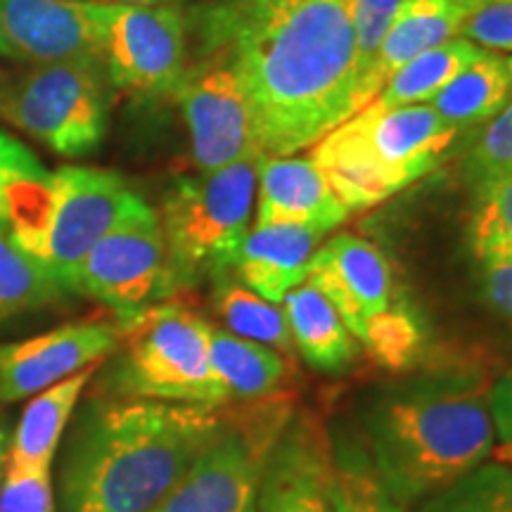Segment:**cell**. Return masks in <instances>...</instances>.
I'll use <instances>...</instances> for the list:
<instances>
[{"mask_svg": "<svg viewBox=\"0 0 512 512\" xmlns=\"http://www.w3.org/2000/svg\"><path fill=\"white\" fill-rule=\"evenodd\" d=\"M204 36L228 43L264 157H292L361 110L347 0L221 5Z\"/></svg>", "mask_w": 512, "mask_h": 512, "instance_id": "cell-1", "label": "cell"}, {"mask_svg": "<svg viewBox=\"0 0 512 512\" xmlns=\"http://www.w3.org/2000/svg\"><path fill=\"white\" fill-rule=\"evenodd\" d=\"M221 408L102 396L67 434L60 512H147L216 437Z\"/></svg>", "mask_w": 512, "mask_h": 512, "instance_id": "cell-2", "label": "cell"}, {"mask_svg": "<svg viewBox=\"0 0 512 512\" xmlns=\"http://www.w3.org/2000/svg\"><path fill=\"white\" fill-rule=\"evenodd\" d=\"M489 387L482 366L453 363L375 396L366 413L370 460L401 505L425 501L491 458Z\"/></svg>", "mask_w": 512, "mask_h": 512, "instance_id": "cell-3", "label": "cell"}, {"mask_svg": "<svg viewBox=\"0 0 512 512\" xmlns=\"http://www.w3.org/2000/svg\"><path fill=\"white\" fill-rule=\"evenodd\" d=\"M460 138L427 102L382 107L370 100L311 145L309 159L344 207L368 209L437 169Z\"/></svg>", "mask_w": 512, "mask_h": 512, "instance_id": "cell-4", "label": "cell"}, {"mask_svg": "<svg viewBox=\"0 0 512 512\" xmlns=\"http://www.w3.org/2000/svg\"><path fill=\"white\" fill-rule=\"evenodd\" d=\"M121 344L102 377L105 394L119 399L228 406V394L209 358L211 325L181 304L147 306L119 318Z\"/></svg>", "mask_w": 512, "mask_h": 512, "instance_id": "cell-5", "label": "cell"}, {"mask_svg": "<svg viewBox=\"0 0 512 512\" xmlns=\"http://www.w3.org/2000/svg\"><path fill=\"white\" fill-rule=\"evenodd\" d=\"M261 152L209 174L185 176L164 192L159 223L176 290L228 273L249 233Z\"/></svg>", "mask_w": 512, "mask_h": 512, "instance_id": "cell-6", "label": "cell"}, {"mask_svg": "<svg viewBox=\"0 0 512 512\" xmlns=\"http://www.w3.org/2000/svg\"><path fill=\"white\" fill-rule=\"evenodd\" d=\"M292 415L280 396L223 415L216 437L147 512H256L266 463Z\"/></svg>", "mask_w": 512, "mask_h": 512, "instance_id": "cell-7", "label": "cell"}, {"mask_svg": "<svg viewBox=\"0 0 512 512\" xmlns=\"http://www.w3.org/2000/svg\"><path fill=\"white\" fill-rule=\"evenodd\" d=\"M0 117L55 155H93L110 126V81L102 60L34 64L10 81Z\"/></svg>", "mask_w": 512, "mask_h": 512, "instance_id": "cell-8", "label": "cell"}, {"mask_svg": "<svg viewBox=\"0 0 512 512\" xmlns=\"http://www.w3.org/2000/svg\"><path fill=\"white\" fill-rule=\"evenodd\" d=\"M176 292L159 214L131 192L114 226L83 259L76 294H86L126 318Z\"/></svg>", "mask_w": 512, "mask_h": 512, "instance_id": "cell-9", "label": "cell"}, {"mask_svg": "<svg viewBox=\"0 0 512 512\" xmlns=\"http://www.w3.org/2000/svg\"><path fill=\"white\" fill-rule=\"evenodd\" d=\"M100 60L112 88L174 93L188 67V31L171 5L98 3Z\"/></svg>", "mask_w": 512, "mask_h": 512, "instance_id": "cell-10", "label": "cell"}, {"mask_svg": "<svg viewBox=\"0 0 512 512\" xmlns=\"http://www.w3.org/2000/svg\"><path fill=\"white\" fill-rule=\"evenodd\" d=\"M131 192L124 178L93 166L67 164L53 174L46 226L34 256L69 294H76L83 259L114 226Z\"/></svg>", "mask_w": 512, "mask_h": 512, "instance_id": "cell-11", "label": "cell"}, {"mask_svg": "<svg viewBox=\"0 0 512 512\" xmlns=\"http://www.w3.org/2000/svg\"><path fill=\"white\" fill-rule=\"evenodd\" d=\"M211 48L209 57L185 67L174 91L190 133L197 174H209L256 152L245 91L228 43L214 41Z\"/></svg>", "mask_w": 512, "mask_h": 512, "instance_id": "cell-12", "label": "cell"}, {"mask_svg": "<svg viewBox=\"0 0 512 512\" xmlns=\"http://www.w3.org/2000/svg\"><path fill=\"white\" fill-rule=\"evenodd\" d=\"M121 344V325L69 323L15 344H0V403L46 392L81 370L98 366Z\"/></svg>", "mask_w": 512, "mask_h": 512, "instance_id": "cell-13", "label": "cell"}, {"mask_svg": "<svg viewBox=\"0 0 512 512\" xmlns=\"http://www.w3.org/2000/svg\"><path fill=\"white\" fill-rule=\"evenodd\" d=\"M309 280L335 306L358 344L396 309L387 259L373 242L354 233H339L316 249Z\"/></svg>", "mask_w": 512, "mask_h": 512, "instance_id": "cell-14", "label": "cell"}, {"mask_svg": "<svg viewBox=\"0 0 512 512\" xmlns=\"http://www.w3.org/2000/svg\"><path fill=\"white\" fill-rule=\"evenodd\" d=\"M0 57L29 67L100 57L98 3L0 0Z\"/></svg>", "mask_w": 512, "mask_h": 512, "instance_id": "cell-15", "label": "cell"}, {"mask_svg": "<svg viewBox=\"0 0 512 512\" xmlns=\"http://www.w3.org/2000/svg\"><path fill=\"white\" fill-rule=\"evenodd\" d=\"M332 486L335 453L323 427L292 415L266 463L256 512H332Z\"/></svg>", "mask_w": 512, "mask_h": 512, "instance_id": "cell-16", "label": "cell"}, {"mask_svg": "<svg viewBox=\"0 0 512 512\" xmlns=\"http://www.w3.org/2000/svg\"><path fill=\"white\" fill-rule=\"evenodd\" d=\"M256 195V226L311 223L332 230L349 216L309 157H261Z\"/></svg>", "mask_w": 512, "mask_h": 512, "instance_id": "cell-17", "label": "cell"}, {"mask_svg": "<svg viewBox=\"0 0 512 512\" xmlns=\"http://www.w3.org/2000/svg\"><path fill=\"white\" fill-rule=\"evenodd\" d=\"M328 233V228L311 223L254 226L242 240L233 271L249 290L280 304L292 287L309 280L313 254Z\"/></svg>", "mask_w": 512, "mask_h": 512, "instance_id": "cell-18", "label": "cell"}, {"mask_svg": "<svg viewBox=\"0 0 512 512\" xmlns=\"http://www.w3.org/2000/svg\"><path fill=\"white\" fill-rule=\"evenodd\" d=\"M467 15L456 0H408L384 36L377 60L361 86V105L375 100L392 76L415 57L460 36Z\"/></svg>", "mask_w": 512, "mask_h": 512, "instance_id": "cell-19", "label": "cell"}, {"mask_svg": "<svg viewBox=\"0 0 512 512\" xmlns=\"http://www.w3.org/2000/svg\"><path fill=\"white\" fill-rule=\"evenodd\" d=\"M280 304L290 325L294 349L309 366L323 373H337L354 361L358 354L356 337L311 280L292 287Z\"/></svg>", "mask_w": 512, "mask_h": 512, "instance_id": "cell-20", "label": "cell"}, {"mask_svg": "<svg viewBox=\"0 0 512 512\" xmlns=\"http://www.w3.org/2000/svg\"><path fill=\"white\" fill-rule=\"evenodd\" d=\"M512 91V72L508 57L498 53L484 55L460 72L444 91L427 102L453 131L463 138L477 136L482 128L503 110ZM467 143V145H470Z\"/></svg>", "mask_w": 512, "mask_h": 512, "instance_id": "cell-21", "label": "cell"}, {"mask_svg": "<svg viewBox=\"0 0 512 512\" xmlns=\"http://www.w3.org/2000/svg\"><path fill=\"white\" fill-rule=\"evenodd\" d=\"M209 358L226 387L228 403L278 399L290 380L292 358L228 330H211Z\"/></svg>", "mask_w": 512, "mask_h": 512, "instance_id": "cell-22", "label": "cell"}, {"mask_svg": "<svg viewBox=\"0 0 512 512\" xmlns=\"http://www.w3.org/2000/svg\"><path fill=\"white\" fill-rule=\"evenodd\" d=\"M95 368H86L67 380L53 384L24 408L10 441V460L29 465H53L57 446L72 420L83 389L93 380Z\"/></svg>", "mask_w": 512, "mask_h": 512, "instance_id": "cell-23", "label": "cell"}, {"mask_svg": "<svg viewBox=\"0 0 512 512\" xmlns=\"http://www.w3.org/2000/svg\"><path fill=\"white\" fill-rule=\"evenodd\" d=\"M489 55V50L475 46L467 38H451L441 46L427 50L401 67L392 79L384 83L375 102L382 107H403V105H425L434 95L444 91L460 72L470 64Z\"/></svg>", "mask_w": 512, "mask_h": 512, "instance_id": "cell-24", "label": "cell"}, {"mask_svg": "<svg viewBox=\"0 0 512 512\" xmlns=\"http://www.w3.org/2000/svg\"><path fill=\"white\" fill-rule=\"evenodd\" d=\"M216 311L228 332L242 339L266 344L287 358H294V342L283 306L268 302L228 273L216 275Z\"/></svg>", "mask_w": 512, "mask_h": 512, "instance_id": "cell-25", "label": "cell"}, {"mask_svg": "<svg viewBox=\"0 0 512 512\" xmlns=\"http://www.w3.org/2000/svg\"><path fill=\"white\" fill-rule=\"evenodd\" d=\"M69 292L38 256L0 230V320L60 304Z\"/></svg>", "mask_w": 512, "mask_h": 512, "instance_id": "cell-26", "label": "cell"}, {"mask_svg": "<svg viewBox=\"0 0 512 512\" xmlns=\"http://www.w3.org/2000/svg\"><path fill=\"white\" fill-rule=\"evenodd\" d=\"M418 512H512V467L508 463L479 465L425 498Z\"/></svg>", "mask_w": 512, "mask_h": 512, "instance_id": "cell-27", "label": "cell"}, {"mask_svg": "<svg viewBox=\"0 0 512 512\" xmlns=\"http://www.w3.org/2000/svg\"><path fill=\"white\" fill-rule=\"evenodd\" d=\"M332 512H406L377 475L368 453L354 446L335 451Z\"/></svg>", "mask_w": 512, "mask_h": 512, "instance_id": "cell-28", "label": "cell"}, {"mask_svg": "<svg viewBox=\"0 0 512 512\" xmlns=\"http://www.w3.org/2000/svg\"><path fill=\"white\" fill-rule=\"evenodd\" d=\"M512 72V57H508ZM512 174V91L505 107L465 147L460 178L472 197Z\"/></svg>", "mask_w": 512, "mask_h": 512, "instance_id": "cell-29", "label": "cell"}, {"mask_svg": "<svg viewBox=\"0 0 512 512\" xmlns=\"http://www.w3.org/2000/svg\"><path fill=\"white\" fill-rule=\"evenodd\" d=\"M467 245L477 261L512 259V174L475 195Z\"/></svg>", "mask_w": 512, "mask_h": 512, "instance_id": "cell-30", "label": "cell"}, {"mask_svg": "<svg viewBox=\"0 0 512 512\" xmlns=\"http://www.w3.org/2000/svg\"><path fill=\"white\" fill-rule=\"evenodd\" d=\"M347 3L356 38L358 102H361V86L377 60V50H380L389 27L408 0H347Z\"/></svg>", "mask_w": 512, "mask_h": 512, "instance_id": "cell-31", "label": "cell"}, {"mask_svg": "<svg viewBox=\"0 0 512 512\" xmlns=\"http://www.w3.org/2000/svg\"><path fill=\"white\" fill-rule=\"evenodd\" d=\"M53 465H29L8 458L0 484V512H57Z\"/></svg>", "mask_w": 512, "mask_h": 512, "instance_id": "cell-32", "label": "cell"}, {"mask_svg": "<svg viewBox=\"0 0 512 512\" xmlns=\"http://www.w3.org/2000/svg\"><path fill=\"white\" fill-rule=\"evenodd\" d=\"M460 38L489 53H512V0H494L467 8Z\"/></svg>", "mask_w": 512, "mask_h": 512, "instance_id": "cell-33", "label": "cell"}, {"mask_svg": "<svg viewBox=\"0 0 512 512\" xmlns=\"http://www.w3.org/2000/svg\"><path fill=\"white\" fill-rule=\"evenodd\" d=\"M48 171L34 157L27 145L0 131V230H8L12 192L31 178L46 176Z\"/></svg>", "mask_w": 512, "mask_h": 512, "instance_id": "cell-34", "label": "cell"}, {"mask_svg": "<svg viewBox=\"0 0 512 512\" xmlns=\"http://www.w3.org/2000/svg\"><path fill=\"white\" fill-rule=\"evenodd\" d=\"M477 264L484 306L512 330V259H486Z\"/></svg>", "mask_w": 512, "mask_h": 512, "instance_id": "cell-35", "label": "cell"}, {"mask_svg": "<svg viewBox=\"0 0 512 512\" xmlns=\"http://www.w3.org/2000/svg\"><path fill=\"white\" fill-rule=\"evenodd\" d=\"M489 411L496 439L501 441V458L512 456V370L489 387Z\"/></svg>", "mask_w": 512, "mask_h": 512, "instance_id": "cell-36", "label": "cell"}, {"mask_svg": "<svg viewBox=\"0 0 512 512\" xmlns=\"http://www.w3.org/2000/svg\"><path fill=\"white\" fill-rule=\"evenodd\" d=\"M10 441H12V434H10L8 422H5L3 418H0V484H3L5 467H8V458H10Z\"/></svg>", "mask_w": 512, "mask_h": 512, "instance_id": "cell-37", "label": "cell"}, {"mask_svg": "<svg viewBox=\"0 0 512 512\" xmlns=\"http://www.w3.org/2000/svg\"><path fill=\"white\" fill-rule=\"evenodd\" d=\"M91 3H107V5H171L181 0H91Z\"/></svg>", "mask_w": 512, "mask_h": 512, "instance_id": "cell-38", "label": "cell"}, {"mask_svg": "<svg viewBox=\"0 0 512 512\" xmlns=\"http://www.w3.org/2000/svg\"><path fill=\"white\" fill-rule=\"evenodd\" d=\"M8 86H10V79H8V76H5L3 69H0V112H3L5 95H8Z\"/></svg>", "mask_w": 512, "mask_h": 512, "instance_id": "cell-39", "label": "cell"}, {"mask_svg": "<svg viewBox=\"0 0 512 512\" xmlns=\"http://www.w3.org/2000/svg\"><path fill=\"white\" fill-rule=\"evenodd\" d=\"M456 3L465 5V8H472V5H479V3H494V0H456Z\"/></svg>", "mask_w": 512, "mask_h": 512, "instance_id": "cell-40", "label": "cell"}, {"mask_svg": "<svg viewBox=\"0 0 512 512\" xmlns=\"http://www.w3.org/2000/svg\"><path fill=\"white\" fill-rule=\"evenodd\" d=\"M247 3V0H223V5H242Z\"/></svg>", "mask_w": 512, "mask_h": 512, "instance_id": "cell-41", "label": "cell"}, {"mask_svg": "<svg viewBox=\"0 0 512 512\" xmlns=\"http://www.w3.org/2000/svg\"><path fill=\"white\" fill-rule=\"evenodd\" d=\"M503 463H508V465L512 467V456H508V458H503Z\"/></svg>", "mask_w": 512, "mask_h": 512, "instance_id": "cell-42", "label": "cell"}]
</instances>
